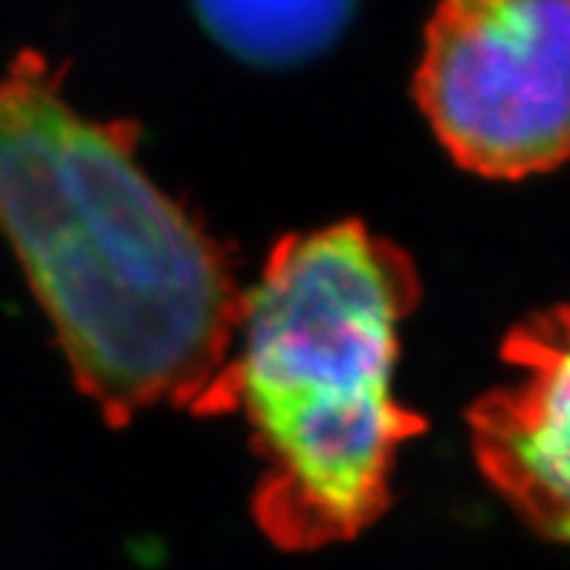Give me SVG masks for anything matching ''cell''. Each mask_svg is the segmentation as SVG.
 Returning a JSON list of instances; mask_svg holds the SVG:
<instances>
[{
	"mask_svg": "<svg viewBox=\"0 0 570 570\" xmlns=\"http://www.w3.org/2000/svg\"><path fill=\"white\" fill-rule=\"evenodd\" d=\"M200 21L232 56L287 67L327 50L351 21L354 0H195Z\"/></svg>",
	"mask_w": 570,
	"mask_h": 570,
	"instance_id": "5b68a950",
	"label": "cell"
},
{
	"mask_svg": "<svg viewBox=\"0 0 570 570\" xmlns=\"http://www.w3.org/2000/svg\"><path fill=\"white\" fill-rule=\"evenodd\" d=\"M414 96L458 166L524 180L570 159V0H438Z\"/></svg>",
	"mask_w": 570,
	"mask_h": 570,
	"instance_id": "3957f363",
	"label": "cell"
},
{
	"mask_svg": "<svg viewBox=\"0 0 570 570\" xmlns=\"http://www.w3.org/2000/svg\"><path fill=\"white\" fill-rule=\"evenodd\" d=\"M420 293L409 253L360 220L282 238L246 289L209 417L244 414L253 513L275 548L351 542L389 510L400 446L426 432L394 397Z\"/></svg>",
	"mask_w": 570,
	"mask_h": 570,
	"instance_id": "7a4b0ae2",
	"label": "cell"
},
{
	"mask_svg": "<svg viewBox=\"0 0 570 570\" xmlns=\"http://www.w3.org/2000/svg\"><path fill=\"white\" fill-rule=\"evenodd\" d=\"M65 72L23 50L0 76V235L110 426L157 405L209 417L244 313L238 267L139 166L137 125L81 116Z\"/></svg>",
	"mask_w": 570,
	"mask_h": 570,
	"instance_id": "6da1fadb",
	"label": "cell"
},
{
	"mask_svg": "<svg viewBox=\"0 0 570 570\" xmlns=\"http://www.w3.org/2000/svg\"><path fill=\"white\" fill-rule=\"evenodd\" d=\"M501 360L513 380L466 409L472 455L533 533L570 544V302L521 318Z\"/></svg>",
	"mask_w": 570,
	"mask_h": 570,
	"instance_id": "277c9868",
	"label": "cell"
}]
</instances>
